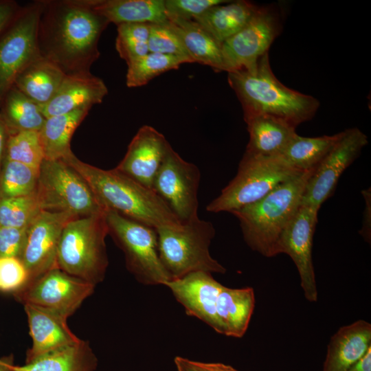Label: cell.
Returning a JSON list of instances; mask_svg holds the SVG:
<instances>
[{
  "mask_svg": "<svg viewBox=\"0 0 371 371\" xmlns=\"http://www.w3.org/2000/svg\"><path fill=\"white\" fill-rule=\"evenodd\" d=\"M249 140L247 152L262 155H281L297 134L294 126L269 115H256L245 120Z\"/></svg>",
  "mask_w": 371,
  "mask_h": 371,
  "instance_id": "cell-25",
  "label": "cell"
},
{
  "mask_svg": "<svg viewBox=\"0 0 371 371\" xmlns=\"http://www.w3.org/2000/svg\"><path fill=\"white\" fill-rule=\"evenodd\" d=\"M75 218L67 212L41 210L30 223L19 256L28 273L27 284L58 268L57 254L61 234L67 223Z\"/></svg>",
  "mask_w": 371,
  "mask_h": 371,
  "instance_id": "cell-14",
  "label": "cell"
},
{
  "mask_svg": "<svg viewBox=\"0 0 371 371\" xmlns=\"http://www.w3.org/2000/svg\"><path fill=\"white\" fill-rule=\"evenodd\" d=\"M107 234L104 210L69 221L58 245V268L96 285L103 280L108 266L105 245Z\"/></svg>",
  "mask_w": 371,
  "mask_h": 371,
  "instance_id": "cell-5",
  "label": "cell"
},
{
  "mask_svg": "<svg viewBox=\"0 0 371 371\" xmlns=\"http://www.w3.org/2000/svg\"><path fill=\"white\" fill-rule=\"evenodd\" d=\"M0 371H6V368L4 366L3 361L0 360Z\"/></svg>",
  "mask_w": 371,
  "mask_h": 371,
  "instance_id": "cell-46",
  "label": "cell"
},
{
  "mask_svg": "<svg viewBox=\"0 0 371 371\" xmlns=\"http://www.w3.org/2000/svg\"><path fill=\"white\" fill-rule=\"evenodd\" d=\"M107 93L104 81L91 72L66 75L52 98L39 106L47 118L78 109H91L101 103Z\"/></svg>",
  "mask_w": 371,
  "mask_h": 371,
  "instance_id": "cell-19",
  "label": "cell"
},
{
  "mask_svg": "<svg viewBox=\"0 0 371 371\" xmlns=\"http://www.w3.org/2000/svg\"><path fill=\"white\" fill-rule=\"evenodd\" d=\"M109 23L86 0L42 1L37 31L40 54L66 75L91 72L100 56L99 38Z\"/></svg>",
  "mask_w": 371,
  "mask_h": 371,
  "instance_id": "cell-1",
  "label": "cell"
},
{
  "mask_svg": "<svg viewBox=\"0 0 371 371\" xmlns=\"http://www.w3.org/2000/svg\"><path fill=\"white\" fill-rule=\"evenodd\" d=\"M362 194L366 201V207L363 212V222L361 234L363 238L369 240H370V218H371V194L370 189L364 190L362 191Z\"/></svg>",
  "mask_w": 371,
  "mask_h": 371,
  "instance_id": "cell-41",
  "label": "cell"
},
{
  "mask_svg": "<svg viewBox=\"0 0 371 371\" xmlns=\"http://www.w3.org/2000/svg\"><path fill=\"white\" fill-rule=\"evenodd\" d=\"M62 161L83 178L103 210L114 211L155 229L182 225L153 190L115 168H99L82 161L73 153Z\"/></svg>",
  "mask_w": 371,
  "mask_h": 371,
  "instance_id": "cell-2",
  "label": "cell"
},
{
  "mask_svg": "<svg viewBox=\"0 0 371 371\" xmlns=\"http://www.w3.org/2000/svg\"><path fill=\"white\" fill-rule=\"evenodd\" d=\"M368 143L367 136L359 128L344 131L340 139L308 179L300 205L319 210L335 191L341 174L357 158Z\"/></svg>",
  "mask_w": 371,
  "mask_h": 371,
  "instance_id": "cell-15",
  "label": "cell"
},
{
  "mask_svg": "<svg viewBox=\"0 0 371 371\" xmlns=\"http://www.w3.org/2000/svg\"><path fill=\"white\" fill-rule=\"evenodd\" d=\"M65 76L56 65L41 56L18 75L13 86L41 106L52 98Z\"/></svg>",
  "mask_w": 371,
  "mask_h": 371,
  "instance_id": "cell-26",
  "label": "cell"
},
{
  "mask_svg": "<svg viewBox=\"0 0 371 371\" xmlns=\"http://www.w3.org/2000/svg\"><path fill=\"white\" fill-rule=\"evenodd\" d=\"M258 8L247 1H229L210 8L194 21L221 45L241 30Z\"/></svg>",
  "mask_w": 371,
  "mask_h": 371,
  "instance_id": "cell-23",
  "label": "cell"
},
{
  "mask_svg": "<svg viewBox=\"0 0 371 371\" xmlns=\"http://www.w3.org/2000/svg\"><path fill=\"white\" fill-rule=\"evenodd\" d=\"M371 348V324L360 319L340 328L328 346L323 371H346Z\"/></svg>",
  "mask_w": 371,
  "mask_h": 371,
  "instance_id": "cell-21",
  "label": "cell"
},
{
  "mask_svg": "<svg viewBox=\"0 0 371 371\" xmlns=\"http://www.w3.org/2000/svg\"><path fill=\"white\" fill-rule=\"evenodd\" d=\"M89 110L81 109L45 118L38 131L45 159L62 160L73 153L70 148L71 137Z\"/></svg>",
  "mask_w": 371,
  "mask_h": 371,
  "instance_id": "cell-28",
  "label": "cell"
},
{
  "mask_svg": "<svg viewBox=\"0 0 371 371\" xmlns=\"http://www.w3.org/2000/svg\"><path fill=\"white\" fill-rule=\"evenodd\" d=\"M95 285L53 269L23 288L21 298L66 318L72 315L93 291Z\"/></svg>",
  "mask_w": 371,
  "mask_h": 371,
  "instance_id": "cell-16",
  "label": "cell"
},
{
  "mask_svg": "<svg viewBox=\"0 0 371 371\" xmlns=\"http://www.w3.org/2000/svg\"><path fill=\"white\" fill-rule=\"evenodd\" d=\"M109 23H157L168 20L164 0H86Z\"/></svg>",
  "mask_w": 371,
  "mask_h": 371,
  "instance_id": "cell-24",
  "label": "cell"
},
{
  "mask_svg": "<svg viewBox=\"0 0 371 371\" xmlns=\"http://www.w3.org/2000/svg\"><path fill=\"white\" fill-rule=\"evenodd\" d=\"M163 134L153 126H142L130 142L117 170L153 190L155 177L170 146Z\"/></svg>",
  "mask_w": 371,
  "mask_h": 371,
  "instance_id": "cell-18",
  "label": "cell"
},
{
  "mask_svg": "<svg viewBox=\"0 0 371 371\" xmlns=\"http://www.w3.org/2000/svg\"><path fill=\"white\" fill-rule=\"evenodd\" d=\"M104 213L108 233L122 250L135 279L144 285L166 286L172 281L159 257L156 229L112 210Z\"/></svg>",
  "mask_w": 371,
  "mask_h": 371,
  "instance_id": "cell-9",
  "label": "cell"
},
{
  "mask_svg": "<svg viewBox=\"0 0 371 371\" xmlns=\"http://www.w3.org/2000/svg\"><path fill=\"white\" fill-rule=\"evenodd\" d=\"M0 117L8 135L25 131H39L45 120L40 106L14 86L3 99Z\"/></svg>",
  "mask_w": 371,
  "mask_h": 371,
  "instance_id": "cell-29",
  "label": "cell"
},
{
  "mask_svg": "<svg viewBox=\"0 0 371 371\" xmlns=\"http://www.w3.org/2000/svg\"><path fill=\"white\" fill-rule=\"evenodd\" d=\"M148 49L149 52L183 56L191 59L180 37L168 20L162 23H150Z\"/></svg>",
  "mask_w": 371,
  "mask_h": 371,
  "instance_id": "cell-36",
  "label": "cell"
},
{
  "mask_svg": "<svg viewBox=\"0 0 371 371\" xmlns=\"http://www.w3.org/2000/svg\"><path fill=\"white\" fill-rule=\"evenodd\" d=\"M41 9L42 1L22 7L0 36V106L18 75L41 56L37 42Z\"/></svg>",
  "mask_w": 371,
  "mask_h": 371,
  "instance_id": "cell-11",
  "label": "cell"
},
{
  "mask_svg": "<svg viewBox=\"0 0 371 371\" xmlns=\"http://www.w3.org/2000/svg\"><path fill=\"white\" fill-rule=\"evenodd\" d=\"M32 346L26 362L58 348L75 343L80 339L69 329L67 318L47 308L25 304Z\"/></svg>",
  "mask_w": 371,
  "mask_h": 371,
  "instance_id": "cell-20",
  "label": "cell"
},
{
  "mask_svg": "<svg viewBox=\"0 0 371 371\" xmlns=\"http://www.w3.org/2000/svg\"><path fill=\"white\" fill-rule=\"evenodd\" d=\"M194 63L225 71L221 45L194 20H168Z\"/></svg>",
  "mask_w": 371,
  "mask_h": 371,
  "instance_id": "cell-27",
  "label": "cell"
},
{
  "mask_svg": "<svg viewBox=\"0 0 371 371\" xmlns=\"http://www.w3.org/2000/svg\"><path fill=\"white\" fill-rule=\"evenodd\" d=\"M40 211L34 194L0 198V226L25 227Z\"/></svg>",
  "mask_w": 371,
  "mask_h": 371,
  "instance_id": "cell-35",
  "label": "cell"
},
{
  "mask_svg": "<svg viewBox=\"0 0 371 371\" xmlns=\"http://www.w3.org/2000/svg\"><path fill=\"white\" fill-rule=\"evenodd\" d=\"M8 134L6 128L0 117V171L3 156L4 155L5 144Z\"/></svg>",
  "mask_w": 371,
  "mask_h": 371,
  "instance_id": "cell-45",
  "label": "cell"
},
{
  "mask_svg": "<svg viewBox=\"0 0 371 371\" xmlns=\"http://www.w3.org/2000/svg\"><path fill=\"white\" fill-rule=\"evenodd\" d=\"M161 261L172 280L193 272L225 273L226 269L210 253L213 224L197 217L177 227L156 229Z\"/></svg>",
  "mask_w": 371,
  "mask_h": 371,
  "instance_id": "cell-7",
  "label": "cell"
},
{
  "mask_svg": "<svg viewBox=\"0 0 371 371\" xmlns=\"http://www.w3.org/2000/svg\"><path fill=\"white\" fill-rule=\"evenodd\" d=\"M304 172L292 166L281 155L267 156L245 151L236 176L206 206V210L231 213L261 199Z\"/></svg>",
  "mask_w": 371,
  "mask_h": 371,
  "instance_id": "cell-6",
  "label": "cell"
},
{
  "mask_svg": "<svg viewBox=\"0 0 371 371\" xmlns=\"http://www.w3.org/2000/svg\"><path fill=\"white\" fill-rule=\"evenodd\" d=\"M186 313L196 317L218 333L232 337L234 308L243 295V289H231L217 282L212 273L196 271L166 285Z\"/></svg>",
  "mask_w": 371,
  "mask_h": 371,
  "instance_id": "cell-8",
  "label": "cell"
},
{
  "mask_svg": "<svg viewBox=\"0 0 371 371\" xmlns=\"http://www.w3.org/2000/svg\"><path fill=\"white\" fill-rule=\"evenodd\" d=\"M316 168L286 181L261 199L232 212L239 221L245 241L254 251L271 258L282 232L300 205L306 182Z\"/></svg>",
  "mask_w": 371,
  "mask_h": 371,
  "instance_id": "cell-4",
  "label": "cell"
},
{
  "mask_svg": "<svg viewBox=\"0 0 371 371\" xmlns=\"http://www.w3.org/2000/svg\"><path fill=\"white\" fill-rule=\"evenodd\" d=\"M192 63L186 57L148 52L127 65L126 86L130 88L144 86L162 73L177 69L182 64Z\"/></svg>",
  "mask_w": 371,
  "mask_h": 371,
  "instance_id": "cell-31",
  "label": "cell"
},
{
  "mask_svg": "<svg viewBox=\"0 0 371 371\" xmlns=\"http://www.w3.org/2000/svg\"><path fill=\"white\" fill-rule=\"evenodd\" d=\"M97 363L89 343L82 339L42 354L23 366L5 362L11 371H94Z\"/></svg>",
  "mask_w": 371,
  "mask_h": 371,
  "instance_id": "cell-22",
  "label": "cell"
},
{
  "mask_svg": "<svg viewBox=\"0 0 371 371\" xmlns=\"http://www.w3.org/2000/svg\"><path fill=\"white\" fill-rule=\"evenodd\" d=\"M229 1L225 0H164L168 20H194L210 8Z\"/></svg>",
  "mask_w": 371,
  "mask_h": 371,
  "instance_id": "cell-37",
  "label": "cell"
},
{
  "mask_svg": "<svg viewBox=\"0 0 371 371\" xmlns=\"http://www.w3.org/2000/svg\"><path fill=\"white\" fill-rule=\"evenodd\" d=\"M22 7L13 0H0V36L11 25Z\"/></svg>",
  "mask_w": 371,
  "mask_h": 371,
  "instance_id": "cell-40",
  "label": "cell"
},
{
  "mask_svg": "<svg viewBox=\"0 0 371 371\" xmlns=\"http://www.w3.org/2000/svg\"><path fill=\"white\" fill-rule=\"evenodd\" d=\"M4 159L39 169L45 156L38 131H25L8 135Z\"/></svg>",
  "mask_w": 371,
  "mask_h": 371,
  "instance_id": "cell-33",
  "label": "cell"
},
{
  "mask_svg": "<svg viewBox=\"0 0 371 371\" xmlns=\"http://www.w3.org/2000/svg\"><path fill=\"white\" fill-rule=\"evenodd\" d=\"M177 371H203L192 360L182 357H176L174 359Z\"/></svg>",
  "mask_w": 371,
  "mask_h": 371,
  "instance_id": "cell-44",
  "label": "cell"
},
{
  "mask_svg": "<svg viewBox=\"0 0 371 371\" xmlns=\"http://www.w3.org/2000/svg\"><path fill=\"white\" fill-rule=\"evenodd\" d=\"M346 371H371V348Z\"/></svg>",
  "mask_w": 371,
  "mask_h": 371,
  "instance_id": "cell-42",
  "label": "cell"
},
{
  "mask_svg": "<svg viewBox=\"0 0 371 371\" xmlns=\"http://www.w3.org/2000/svg\"><path fill=\"white\" fill-rule=\"evenodd\" d=\"M27 226L23 228L0 226V257L19 258Z\"/></svg>",
  "mask_w": 371,
  "mask_h": 371,
  "instance_id": "cell-39",
  "label": "cell"
},
{
  "mask_svg": "<svg viewBox=\"0 0 371 371\" xmlns=\"http://www.w3.org/2000/svg\"><path fill=\"white\" fill-rule=\"evenodd\" d=\"M117 26L115 48L127 65L149 52L150 23H123Z\"/></svg>",
  "mask_w": 371,
  "mask_h": 371,
  "instance_id": "cell-34",
  "label": "cell"
},
{
  "mask_svg": "<svg viewBox=\"0 0 371 371\" xmlns=\"http://www.w3.org/2000/svg\"><path fill=\"white\" fill-rule=\"evenodd\" d=\"M228 82L241 103L244 120L265 114L297 127L311 119L319 106L314 97L289 89L278 80L271 70L269 53L252 69L228 72Z\"/></svg>",
  "mask_w": 371,
  "mask_h": 371,
  "instance_id": "cell-3",
  "label": "cell"
},
{
  "mask_svg": "<svg viewBox=\"0 0 371 371\" xmlns=\"http://www.w3.org/2000/svg\"><path fill=\"white\" fill-rule=\"evenodd\" d=\"M3 363H4V366H5V368H6V371H11L10 369H8V368H7V366H6V365H5V361H3Z\"/></svg>",
  "mask_w": 371,
  "mask_h": 371,
  "instance_id": "cell-47",
  "label": "cell"
},
{
  "mask_svg": "<svg viewBox=\"0 0 371 371\" xmlns=\"http://www.w3.org/2000/svg\"><path fill=\"white\" fill-rule=\"evenodd\" d=\"M38 170L4 159L3 168L0 171V198L34 194Z\"/></svg>",
  "mask_w": 371,
  "mask_h": 371,
  "instance_id": "cell-32",
  "label": "cell"
},
{
  "mask_svg": "<svg viewBox=\"0 0 371 371\" xmlns=\"http://www.w3.org/2000/svg\"><path fill=\"white\" fill-rule=\"evenodd\" d=\"M343 133L316 137H305L296 134L281 155L301 171L316 168L340 139Z\"/></svg>",
  "mask_w": 371,
  "mask_h": 371,
  "instance_id": "cell-30",
  "label": "cell"
},
{
  "mask_svg": "<svg viewBox=\"0 0 371 371\" xmlns=\"http://www.w3.org/2000/svg\"><path fill=\"white\" fill-rule=\"evenodd\" d=\"M194 362L203 371H238L229 365L221 363H205L195 361Z\"/></svg>",
  "mask_w": 371,
  "mask_h": 371,
  "instance_id": "cell-43",
  "label": "cell"
},
{
  "mask_svg": "<svg viewBox=\"0 0 371 371\" xmlns=\"http://www.w3.org/2000/svg\"><path fill=\"white\" fill-rule=\"evenodd\" d=\"M34 196L41 210L67 212L76 217L103 210L83 178L62 160H43Z\"/></svg>",
  "mask_w": 371,
  "mask_h": 371,
  "instance_id": "cell-10",
  "label": "cell"
},
{
  "mask_svg": "<svg viewBox=\"0 0 371 371\" xmlns=\"http://www.w3.org/2000/svg\"><path fill=\"white\" fill-rule=\"evenodd\" d=\"M200 179L198 167L182 159L170 146L155 177L153 190L183 224L199 217Z\"/></svg>",
  "mask_w": 371,
  "mask_h": 371,
  "instance_id": "cell-12",
  "label": "cell"
},
{
  "mask_svg": "<svg viewBox=\"0 0 371 371\" xmlns=\"http://www.w3.org/2000/svg\"><path fill=\"white\" fill-rule=\"evenodd\" d=\"M27 282V271L19 258L0 257V291H16Z\"/></svg>",
  "mask_w": 371,
  "mask_h": 371,
  "instance_id": "cell-38",
  "label": "cell"
},
{
  "mask_svg": "<svg viewBox=\"0 0 371 371\" xmlns=\"http://www.w3.org/2000/svg\"><path fill=\"white\" fill-rule=\"evenodd\" d=\"M281 31L278 12L270 6L259 7L249 22L221 44L225 71L250 69L268 50Z\"/></svg>",
  "mask_w": 371,
  "mask_h": 371,
  "instance_id": "cell-13",
  "label": "cell"
},
{
  "mask_svg": "<svg viewBox=\"0 0 371 371\" xmlns=\"http://www.w3.org/2000/svg\"><path fill=\"white\" fill-rule=\"evenodd\" d=\"M319 210L300 205L280 238L277 251L286 254L298 271L301 286L306 299L317 300V289L312 260L313 239Z\"/></svg>",
  "mask_w": 371,
  "mask_h": 371,
  "instance_id": "cell-17",
  "label": "cell"
}]
</instances>
